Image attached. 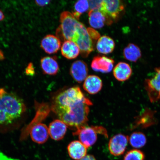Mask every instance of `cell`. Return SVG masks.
I'll return each mask as SVG.
<instances>
[{"label":"cell","mask_w":160,"mask_h":160,"mask_svg":"<svg viewBox=\"0 0 160 160\" xmlns=\"http://www.w3.org/2000/svg\"><path fill=\"white\" fill-rule=\"evenodd\" d=\"M41 47L46 53L52 54L59 51L61 47V41L57 36L48 35L42 39Z\"/></svg>","instance_id":"14"},{"label":"cell","mask_w":160,"mask_h":160,"mask_svg":"<svg viewBox=\"0 0 160 160\" xmlns=\"http://www.w3.org/2000/svg\"><path fill=\"white\" fill-rule=\"evenodd\" d=\"M51 1L47 0V1H36L35 3L36 4L41 7H45L48 5Z\"/></svg>","instance_id":"28"},{"label":"cell","mask_w":160,"mask_h":160,"mask_svg":"<svg viewBox=\"0 0 160 160\" xmlns=\"http://www.w3.org/2000/svg\"><path fill=\"white\" fill-rule=\"evenodd\" d=\"M67 126L60 119H56L50 123L48 128L49 135L55 141L63 138L67 132Z\"/></svg>","instance_id":"13"},{"label":"cell","mask_w":160,"mask_h":160,"mask_svg":"<svg viewBox=\"0 0 160 160\" xmlns=\"http://www.w3.org/2000/svg\"><path fill=\"white\" fill-rule=\"evenodd\" d=\"M41 66L45 74L55 75L59 71L58 63L54 57H46L43 58L41 60Z\"/></svg>","instance_id":"18"},{"label":"cell","mask_w":160,"mask_h":160,"mask_svg":"<svg viewBox=\"0 0 160 160\" xmlns=\"http://www.w3.org/2000/svg\"><path fill=\"white\" fill-rule=\"evenodd\" d=\"M103 83L102 80L97 76H88L84 82V89L91 95H95L101 91L102 88Z\"/></svg>","instance_id":"15"},{"label":"cell","mask_w":160,"mask_h":160,"mask_svg":"<svg viewBox=\"0 0 160 160\" xmlns=\"http://www.w3.org/2000/svg\"><path fill=\"white\" fill-rule=\"evenodd\" d=\"M88 15L89 24L94 28H101L107 24V20L101 11H89Z\"/></svg>","instance_id":"21"},{"label":"cell","mask_w":160,"mask_h":160,"mask_svg":"<svg viewBox=\"0 0 160 160\" xmlns=\"http://www.w3.org/2000/svg\"><path fill=\"white\" fill-rule=\"evenodd\" d=\"M132 73V70L129 64L120 62L113 69V74L115 79L119 81L128 80Z\"/></svg>","instance_id":"17"},{"label":"cell","mask_w":160,"mask_h":160,"mask_svg":"<svg viewBox=\"0 0 160 160\" xmlns=\"http://www.w3.org/2000/svg\"><path fill=\"white\" fill-rule=\"evenodd\" d=\"M101 127L99 126H83L73 133L74 136H78L79 141L88 148L93 145L97 140V133H101Z\"/></svg>","instance_id":"6"},{"label":"cell","mask_w":160,"mask_h":160,"mask_svg":"<svg viewBox=\"0 0 160 160\" xmlns=\"http://www.w3.org/2000/svg\"><path fill=\"white\" fill-rule=\"evenodd\" d=\"M154 75L145 81V87L150 101L155 102L160 99V68L155 69Z\"/></svg>","instance_id":"7"},{"label":"cell","mask_w":160,"mask_h":160,"mask_svg":"<svg viewBox=\"0 0 160 160\" xmlns=\"http://www.w3.org/2000/svg\"><path fill=\"white\" fill-rule=\"evenodd\" d=\"M62 55L66 58L73 59L77 58L80 53L78 46L71 41L64 42L61 48Z\"/></svg>","instance_id":"20"},{"label":"cell","mask_w":160,"mask_h":160,"mask_svg":"<svg viewBox=\"0 0 160 160\" xmlns=\"http://www.w3.org/2000/svg\"><path fill=\"white\" fill-rule=\"evenodd\" d=\"M129 141V137L122 134H118L110 140L108 148L110 153L115 156L123 154Z\"/></svg>","instance_id":"9"},{"label":"cell","mask_w":160,"mask_h":160,"mask_svg":"<svg viewBox=\"0 0 160 160\" xmlns=\"http://www.w3.org/2000/svg\"><path fill=\"white\" fill-rule=\"evenodd\" d=\"M123 54L125 59L134 62H137L142 56L140 48L133 43H130L125 48Z\"/></svg>","instance_id":"22"},{"label":"cell","mask_w":160,"mask_h":160,"mask_svg":"<svg viewBox=\"0 0 160 160\" xmlns=\"http://www.w3.org/2000/svg\"><path fill=\"white\" fill-rule=\"evenodd\" d=\"M125 5L119 0H105L102 1L99 11L107 20V25H111L118 21L125 12Z\"/></svg>","instance_id":"5"},{"label":"cell","mask_w":160,"mask_h":160,"mask_svg":"<svg viewBox=\"0 0 160 160\" xmlns=\"http://www.w3.org/2000/svg\"><path fill=\"white\" fill-rule=\"evenodd\" d=\"M89 9L88 1L82 0L78 1L74 5V9L72 14L76 19L78 20L81 16L87 11Z\"/></svg>","instance_id":"24"},{"label":"cell","mask_w":160,"mask_h":160,"mask_svg":"<svg viewBox=\"0 0 160 160\" xmlns=\"http://www.w3.org/2000/svg\"><path fill=\"white\" fill-rule=\"evenodd\" d=\"M144 154L140 150L132 149L126 154L123 160H145Z\"/></svg>","instance_id":"25"},{"label":"cell","mask_w":160,"mask_h":160,"mask_svg":"<svg viewBox=\"0 0 160 160\" xmlns=\"http://www.w3.org/2000/svg\"><path fill=\"white\" fill-rule=\"evenodd\" d=\"M115 46V41L111 38L104 35L98 39L96 48L99 53L107 55L112 52Z\"/></svg>","instance_id":"19"},{"label":"cell","mask_w":160,"mask_h":160,"mask_svg":"<svg viewBox=\"0 0 160 160\" xmlns=\"http://www.w3.org/2000/svg\"><path fill=\"white\" fill-rule=\"evenodd\" d=\"M0 160H19L18 159L12 158L8 157L2 152H0Z\"/></svg>","instance_id":"29"},{"label":"cell","mask_w":160,"mask_h":160,"mask_svg":"<svg viewBox=\"0 0 160 160\" xmlns=\"http://www.w3.org/2000/svg\"><path fill=\"white\" fill-rule=\"evenodd\" d=\"M87 149L84 145L78 141L71 142L67 148L70 157L75 160H80L87 155Z\"/></svg>","instance_id":"16"},{"label":"cell","mask_w":160,"mask_h":160,"mask_svg":"<svg viewBox=\"0 0 160 160\" xmlns=\"http://www.w3.org/2000/svg\"><path fill=\"white\" fill-rule=\"evenodd\" d=\"M29 133L32 140L39 144L45 143L49 136L48 128L44 124L42 123L33 126L30 130Z\"/></svg>","instance_id":"12"},{"label":"cell","mask_w":160,"mask_h":160,"mask_svg":"<svg viewBox=\"0 0 160 160\" xmlns=\"http://www.w3.org/2000/svg\"><path fill=\"white\" fill-rule=\"evenodd\" d=\"M5 16L3 12L0 10V21H2L4 19Z\"/></svg>","instance_id":"31"},{"label":"cell","mask_w":160,"mask_h":160,"mask_svg":"<svg viewBox=\"0 0 160 160\" xmlns=\"http://www.w3.org/2000/svg\"><path fill=\"white\" fill-rule=\"evenodd\" d=\"M80 160H97L95 157L92 155H86L82 158Z\"/></svg>","instance_id":"30"},{"label":"cell","mask_w":160,"mask_h":160,"mask_svg":"<svg viewBox=\"0 0 160 160\" xmlns=\"http://www.w3.org/2000/svg\"><path fill=\"white\" fill-rule=\"evenodd\" d=\"M92 105L80 87L75 86L54 93L50 107L60 120L75 131L87 125Z\"/></svg>","instance_id":"1"},{"label":"cell","mask_w":160,"mask_h":160,"mask_svg":"<svg viewBox=\"0 0 160 160\" xmlns=\"http://www.w3.org/2000/svg\"><path fill=\"white\" fill-rule=\"evenodd\" d=\"M102 1H88L90 11H99Z\"/></svg>","instance_id":"26"},{"label":"cell","mask_w":160,"mask_h":160,"mask_svg":"<svg viewBox=\"0 0 160 160\" xmlns=\"http://www.w3.org/2000/svg\"><path fill=\"white\" fill-rule=\"evenodd\" d=\"M35 105L36 115L32 121L28 126L27 128H26L24 131H23V139L28 137L30 130L32 127L38 124L41 123V122L47 118L51 110L50 106L47 103H39L36 102Z\"/></svg>","instance_id":"8"},{"label":"cell","mask_w":160,"mask_h":160,"mask_svg":"<svg viewBox=\"0 0 160 160\" xmlns=\"http://www.w3.org/2000/svg\"><path fill=\"white\" fill-rule=\"evenodd\" d=\"M26 107L22 99L12 93L6 92L0 97V124L12 123L22 115Z\"/></svg>","instance_id":"2"},{"label":"cell","mask_w":160,"mask_h":160,"mask_svg":"<svg viewBox=\"0 0 160 160\" xmlns=\"http://www.w3.org/2000/svg\"><path fill=\"white\" fill-rule=\"evenodd\" d=\"M6 92L4 89L3 88H0V97H1L2 95H3L4 93H5Z\"/></svg>","instance_id":"32"},{"label":"cell","mask_w":160,"mask_h":160,"mask_svg":"<svg viewBox=\"0 0 160 160\" xmlns=\"http://www.w3.org/2000/svg\"><path fill=\"white\" fill-rule=\"evenodd\" d=\"M130 144L135 148H140L144 146L147 139L145 135L141 132H135L132 133L129 138Z\"/></svg>","instance_id":"23"},{"label":"cell","mask_w":160,"mask_h":160,"mask_svg":"<svg viewBox=\"0 0 160 160\" xmlns=\"http://www.w3.org/2000/svg\"><path fill=\"white\" fill-rule=\"evenodd\" d=\"M114 61L111 58L104 56H97L93 58L91 67L94 71L103 73H108L113 69Z\"/></svg>","instance_id":"10"},{"label":"cell","mask_w":160,"mask_h":160,"mask_svg":"<svg viewBox=\"0 0 160 160\" xmlns=\"http://www.w3.org/2000/svg\"><path fill=\"white\" fill-rule=\"evenodd\" d=\"M88 69L87 63L81 60H78L72 64L70 73L75 81L81 83L88 77Z\"/></svg>","instance_id":"11"},{"label":"cell","mask_w":160,"mask_h":160,"mask_svg":"<svg viewBox=\"0 0 160 160\" xmlns=\"http://www.w3.org/2000/svg\"><path fill=\"white\" fill-rule=\"evenodd\" d=\"M25 72L27 75L33 76L35 73L34 68L33 67V63H30L26 68Z\"/></svg>","instance_id":"27"},{"label":"cell","mask_w":160,"mask_h":160,"mask_svg":"<svg viewBox=\"0 0 160 160\" xmlns=\"http://www.w3.org/2000/svg\"><path fill=\"white\" fill-rule=\"evenodd\" d=\"M61 25L56 32L57 37L61 41H72L77 31L79 21L72 13L68 11H64L60 15Z\"/></svg>","instance_id":"3"},{"label":"cell","mask_w":160,"mask_h":160,"mask_svg":"<svg viewBox=\"0 0 160 160\" xmlns=\"http://www.w3.org/2000/svg\"><path fill=\"white\" fill-rule=\"evenodd\" d=\"M72 41L78 46L82 57L86 58L94 50V41L91 38L88 29L83 23L78 22L77 31Z\"/></svg>","instance_id":"4"}]
</instances>
